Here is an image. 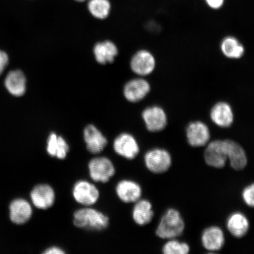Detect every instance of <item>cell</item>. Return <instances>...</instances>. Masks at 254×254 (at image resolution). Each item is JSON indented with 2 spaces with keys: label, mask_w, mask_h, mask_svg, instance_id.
Here are the masks:
<instances>
[{
  "label": "cell",
  "mask_w": 254,
  "mask_h": 254,
  "mask_svg": "<svg viewBox=\"0 0 254 254\" xmlns=\"http://www.w3.org/2000/svg\"><path fill=\"white\" fill-rule=\"evenodd\" d=\"M32 203L38 209H47L55 202V190L49 184H41L34 187L30 192Z\"/></svg>",
  "instance_id": "obj_11"
},
{
  "label": "cell",
  "mask_w": 254,
  "mask_h": 254,
  "mask_svg": "<svg viewBox=\"0 0 254 254\" xmlns=\"http://www.w3.org/2000/svg\"><path fill=\"white\" fill-rule=\"evenodd\" d=\"M9 218L17 225H23L29 221L33 215V208L26 199H15L9 204Z\"/></svg>",
  "instance_id": "obj_14"
},
{
  "label": "cell",
  "mask_w": 254,
  "mask_h": 254,
  "mask_svg": "<svg viewBox=\"0 0 254 254\" xmlns=\"http://www.w3.org/2000/svg\"><path fill=\"white\" fill-rule=\"evenodd\" d=\"M109 222L108 216L88 206L78 209L73 215V223L81 229L102 231L109 227Z\"/></svg>",
  "instance_id": "obj_1"
},
{
  "label": "cell",
  "mask_w": 254,
  "mask_h": 254,
  "mask_svg": "<svg viewBox=\"0 0 254 254\" xmlns=\"http://www.w3.org/2000/svg\"><path fill=\"white\" fill-rule=\"evenodd\" d=\"M221 50L224 56L230 59H240L245 53L243 44L233 36H228L222 40Z\"/></svg>",
  "instance_id": "obj_24"
},
{
  "label": "cell",
  "mask_w": 254,
  "mask_h": 254,
  "mask_svg": "<svg viewBox=\"0 0 254 254\" xmlns=\"http://www.w3.org/2000/svg\"><path fill=\"white\" fill-rule=\"evenodd\" d=\"M227 159L229 160L232 168L237 171L243 170L248 163L246 152L242 146L236 141L225 139Z\"/></svg>",
  "instance_id": "obj_17"
},
{
  "label": "cell",
  "mask_w": 254,
  "mask_h": 254,
  "mask_svg": "<svg viewBox=\"0 0 254 254\" xmlns=\"http://www.w3.org/2000/svg\"><path fill=\"white\" fill-rule=\"evenodd\" d=\"M185 222L180 212L174 208L168 209L161 218L155 231L156 236L164 240H171L183 234Z\"/></svg>",
  "instance_id": "obj_2"
},
{
  "label": "cell",
  "mask_w": 254,
  "mask_h": 254,
  "mask_svg": "<svg viewBox=\"0 0 254 254\" xmlns=\"http://www.w3.org/2000/svg\"><path fill=\"white\" fill-rule=\"evenodd\" d=\"M116 191L121 201L127 204L138 201L142 196L141 187L132 180L121 181L117 184Z\"/></svg>",
  "instance_id": "obj_15"
},
{
  "label": "cell",
  "mask_w": 254,
  "mask_h": 254,
  "mask_svg": "<svg viewBox=\"0 0 254 254\" xmlns=\"http://www.w3.org/2000/svg\"><path fill=\"white\" fill-rule=\"evenodd\" d=\"M111 5L109 0H90L88 9L91 14L98 19H105L109 16Z\"/></svg>",
  "instance_id": "obj_25"
},
{
  "label": "cell",
  "mask_w": 254,
  "mask_h": 254,
  "mask_svg": "<svg viewBox=\"0 0 254 254\" xmlns=\"http://www.w3.org/2000/svg\"><path fill=\"white\" fill-rule=\"evenodd\" d=\"M223 231L217 226L206 228L203 231L201 241L204 249L209 252H218L222 249L225 244Z\"/></svg>",
  "instance_id": "obj_18"
},
{
  "label": "cell",
  "mask_w": 254,
  "mask_h": 254,
  "mask_svg": "<svg viewBox=\"0 0 254 254\" xmlns=\"http://www.w3.org/2000/svg\"><path fill=\"white\" fill-rule=\"evenodd\" d=\"M154 212L151 202L147 199H140L135 202L132 210V218L136 224L144 226L150 223L154 218Z\"/></svg>",
  "instance_id": "obj_22"
},
{
  "label": "cell",
  "mask_w": 254,
  "mask_h": 254,
  "mask_svg": "<svg viewBox=\"0 0 254 254\" xmlns=\"http://www.w3.org/2000/svg\"><path fill=\"white\" fill-rule=\"evenodd\" d=\"M162 250L164 254H187L190 252V247L188 244L171 239L164 244Z\"/></svg>",
  "instance_id": "obj_26"
},
{
  "label": "cell",
  "mask_w": 254,
  "mask_h": 254,
  "mask_svg": "<svg viewBox=\"0 0 254 254\" xmlns=\"http://www.w3.org/2000/svg\"><path fill=\"white\" fill-rule=\"evenodd\" d=\"M210 118L216 126L228 128L233 125L234 115L230 105L224 101L216 103L210 111Z\"/></svg>",
  "instance_id": "obj_16"
},
{
  "label": "cell",
  "mask_w": 254,
  "mask_h": 254,
  "mask_svg": "<svg viewBox=\"0 0 254 254\" xmlns=\"http://www.w3.org/2000/svg\"><path fill=\"white\" fill-rule=\"evenodd\" d=\"M72 195L75 201L79 204L90 206L98 201L100 192L93 184L87 181L80 180L74 184Z\"/></svg>",
  "instance_id": "obj_5"
},
{
  "label": "cell",
  "mask_w": 254,
  "mask_h": 254,
  "mask_svg": "<svg viewBox=\"0 0 254 254\" xmlns=\"http://www.w3.org/2000/svg\"><path fill=\"white\" fill-rule=\"evenodd\" d=\"M254 184L248 186L244 189L242 192L243 199L244 202L253 208L254 206Z\"/></svg>",
  "instance_id": "obj_27"
},
{
  "label": "cell",
  "mask_w": 254,
  "mask_h": 254,
  "mask_svg": "<svg viewBox=\"0 0 254 254\" xmlns=\"http://www.w3.org/2000/svg\"><path fill=\"white\" fill-rule=\"evenodd\" d=\"M113 148L120 156L130 160H134L137 157L140 150L134 136L127 132L122 133L117 136L114 139Z\"/></svg>",
  "instance_id": "obj_6"
},
{
  "label": "cell",
  "mask_w": 254,
  "mask_h": 254,
  "mask_svg": "<svg viewBox=\"0 0 254 254\" xmlns=\"http://www.w3.org/2000/svg\"><path fill=\"white\" fill-rule=\"evenodd\" d=\"M207 4L212 8H220L224 4V0H205Z\"/></svg>",
  "instance_id": "obj_29"
},
{
  "label": "cell",
  "mask_w": 254,
  "mask_h": 254,
  "mask_svg": "<svg viewBox=\"0 0 254 254\" xmlns=\"http://www.w3.org/2000/svg\"><path fill=\"white\" fill-rule=\"evenodd\" d=\"M186 136L189 144L193 147H204L211 138L208 127L199 121L189 124L186 129Z\"/></svg>",
  "instance_id": "obj_10"
},
{
  "label": "cell",
  "mask_w": 254,
  "mask_h": 254,
  "mask_svg": "<svg viewBox=\"0 0 254 254\" xmlns=\"http://www.w3.org/2000/svg\"><path fill=\"white\" fill-rule=\"evenodd\" d=\"M142 117L148 131L156 132L166 128L168 120L166 111L160 106L148 107L142 111Z\"/></svg>",
  "instance_id": "obj_7"
},
{
  "label": "cell",
  "mask_w": 254,
  "mask_h": 254,
  "mask_svg": "<svg viewBox=\"0 0 254 254\" xmlns=\"http://www.w3.org/2000/svg\"><path fill=\"white\" fill-rule=\"evenodd\" d=\"M151 91V85L146 79L141 78L132 79L125 85L124 95L127 101L137 103L144 99Z\"/></svg>",
  "instance_id": "obj_12"
},
{
  "label": "cell",
  "mask_w": 254,
  "mask_h": 254,
  "mask_svg": "<svg viewBox=\"0 0 254 254\" xmlns=\"http://www.w3.org/2000/svg\"><path fill=\"white\" fill-rule=\"evenodd\" d=\"M47 152L51 157L64 160L69 151L68 143L62 136L52 132L47 139Z\"/></svg>",
  "instance_id": "obj_21"
},
{
  "label": "cell",
  "mask_w": 254,
  "mask_h": 254,
  "mask_svg": "<svg viewBox=\"0 0 254 254\" xmlns=\"http://www.w3.org/2000/svg\"><path fill=\"white\" fill-rule=\"evenodd\" d=\"M45 254H65L64 251L60 249L58 247H52L46 250L45 252H43Z\"/></svg>",
  "instance_id": "obj_30"
},
{
  "label": "cell",
  "mask_w": 254,
  "mask_h": 254,
  "mask_svg": "<svg viewBox=\"0 0 254 254\" xmlns=\"http://www.w3.org/2000/svg\"><path fill=\"white\" fill-rule=\"evenodd\" d=\"M76 1H78L79 2H83V1H85V0H76Z\"/></svg>",
  "instance_id": "obj_31"
},
{
  "label": "cell",
  "mask_w": 254,
  "mask_h": 254,
  "mask_svg": "<svg viewBox=\"0 0 254 254\" xmlns=\"http://www.w3.org/2000/svg\"><path fill=\"white\" fill-rule=\"evenodd\" d=\"M227 228L233 237L243 238L249 231L250 222L245 215L240 212H235L228 218Z\"/></svg>",
  "instance_id": "obj_19"
},
{
  "label": "cell",
  "mask_w": 254,
  "mask_h": 254,
  "mask_svg": "<svg viewBox=\"0 0 254 254\" xmlns=\"http://www.w3.org/2000/svg\"><path fill=\"white\" fill-rule=\"evenodd\" d=\"M146 167L155 174L166 173L172 164V157L169 152L163 148L152 149L144 155Z\"/></svg>",
  "instance_id": "obj_3"
},
{
  "label": "cell",
  "mask_w": 254,
  "mask_h": 254,
  "mask_svg": "<svg viewBox=\"0 0 254 254\" xmlns=\"http://www.w3.org/2000/svg\"><path fill=\"white\" fill-rule=\"evenodd\" d=\"M118 53L116 44L110 41L98 43L94 48L95 58L101 64L113 63Z\"/></svg>",
  "instance_id": "obj_23"
},
{
  "label": "cell",
  "mask_w": 254,
  "mask_h": 254,
  "mask_svg": "<svg viewBox=\"0 0 254 254\" xmlns=\"http://www.w3.org/2000/svg\"><path fill=\"white\" fill-rule=\"evenodd\" d=\"M204 160L208 166L224 168L228 160L224 140H215L208 143L204 152Z\"/></svg>",
  "instance_id": "obj_8"
},
{
  "label": "cell",
  "mask_w": 254,
  "mask_h": 254,
  "mask_svg": "<svg viewBox=\"0 0 254 254\" xmlns=\"http://www.w3.org/2000/svg\"><path fill=\"white\" fill-rule=\"evenodd\" d=\"M88 170L94 182L103 183L109 182L116 173L113 162L105 157L92 159L88 163Z\"/></svg>",
  "instance_id": "obj_4"
},
{
  "label": "cell",
  "mask_w": 254,
  "mask_h": 254,
  "mask_svg": "<svg viewBox=\"0 0 254 254\" xmlns=\"http://www.w3.org/2000/svg\"><path fill=\"white\" fill-rule=\"evenodd\" d=\"M5 86L7 91L15 97H21L26 91V78L19 69L8 73L5 79Z\"/></svg>",
  "instance_id": "obj_20"
},
{
  "label": "cell",
  "mask_w": 254,
  "mask_h": 254,
  "mask_svg": "<svg viewBox=\"0 0 254 254\" xmlns=\"http://www.w3.org/2000/svg\"><path fill=\"white\" fill-rule=\"evenodd\" d=\"M9 62L8 56L4 52L0 50V75L4 72Z\"/></svg>",
  "instance_id": "obj_28"
},
{
  "label": "cell",
  "mask_w": 254,
  "mask_h": 254,
  "mask_svg": "<svg viewBox=\"0 0 254 254\" xmlns=\"http://www.w3.org/2000/svg\"><path fill=\"white\" fill-rule=\"evenodd\" d=\"M156 60L152 54L146 50H141L132 56L130 66L135 74L141 77L150 75L154 71Z\"/></svg>",
  "instance_id": "obj_9"
},
{
  "label": "cell",
  "mask_w": 254,
  "mask_h": 254,
  "mask_svg": "<svg viewBox=\"0 0 254 254\" xmlns=\"http://www.w3.org/2000/svg\"><path fill=\"white\" fill-rule=\"evenodd\" d=\"M83 134L87 150L91 154H100L106 147L107 139L95 126L90 125L85 127Z\"/></svg>",
  "instance_id": "obj_13"
}]
</instances>
